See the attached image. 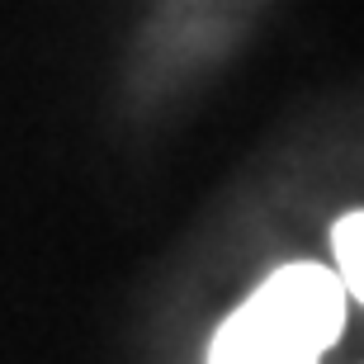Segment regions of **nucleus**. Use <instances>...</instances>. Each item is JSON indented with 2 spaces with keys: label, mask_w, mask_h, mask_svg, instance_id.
<instances>
[{
  "label": "nucleus",
  "mask_w": 364,
  "mask_h": 364,
  "mask_svg": "<svg viewBox=\"0 0 364 364\" xmlns=\"http://www.w3.org/2000/svg\"><path fill=\"white\" fill-rule=\"evenodd\" d=\"M350 294L312 260L279 265L218 326L208 364H322L346 331Z\"/></svg>",
  "instance_id": "f257e3e1"
},
{
  "label": "nucleus",
  "mask_w": 364,
  "mask_h": 364,
  "mask_svg": "<svg viewBox=\"0 0 364 364\" xmlns=\"http://www.w3.org/2000/svg\"><path fill=\"white\" fill-rule=\"evenodd\" d=\"M331 251H336V279L350 294V303L364 298V218L360 213H341L336 232H331Z\"/></svg>",
  "instance_id": "f03ea898"
}]
</instances>
